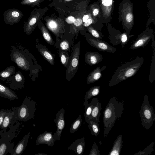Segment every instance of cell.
Wrapping results in <instances>:
<instances>
[{"mask_svg":"<svg viewBox=\"0 0 155 155\" xmlns=\"http://www.w3.org/2000/svg\"><path fill=\"white\" fill-rule=\"evenodd\" d=\"M124 110V101L114 96L111 97L103 112L104 136H107L116 122L121 117Z\"/></svg>","mask_w":155,"mask_h":155,"instance_id":"obj_1","label":"cell"},{"mask_svg":"<svg viewBox=\"0 0 155 155\" xmlns=\"http://www.w3.org/2000/svg\"><path fill=\"white\" fill-rule=\"evenodd\" d=\"M144 61L142 57H138L119 66L109 82L110 87L116 85L134 76L140 68Z\"/></svg>","mask_w":155,"mask_h":155,"instance_id":"obj_2","label":"cell"},{"mask_svg":"<svg viewBox=\"0 0 155 155\" xmlns=\"http://www.w3.org/2000/svg\"><path fill=\"white\" fill-rule=\"evenodd\" d=\"M11 60L24 71H30V76L34 70L35 60L29 51L20 45H11Z\"/></svg>","mask_w":155,"mask_h":155,"instance_id":"obj_3","label":"cell"},{"mask_svg":"<svg viewBox=\"0 0 155 155\" xmlns=\"http://www.w3.org/2000/svg\"><path fill=\"white\" fill-rule=\"evenodd\" d=\"M21 124L17 122L9 128L8 131L2 129L0 131V155H6L11 153L14 148V143L12 140L17 136Z\"/></svg>","mask_w":155,"mask_h":155,"instance_id":"obj_4","label":"cell"},{"mask_svg":"<svg viewBox=\"0 0 155 155\" xmlns=\"http://www.w3.org/2000/svg\"><path fill=\"white\" fill-rule=\"evenodd\" d=\"M36 102L31 97L26 96L22 104L16 107V118L18 121L27 122L33 118L36 110Z\"/></svg>","mask_w":155,"mask_h":155,"instance_id":"obj_5","label":"cell"},{"mask_svg":"<svg viewBox=\"0 0 155 155\" xmlns=\"http://www.w3.org/2000/svg\"><path fill=\"white\" fill-rule=\"evenodd\" d=\"M139 113L143 127L146 130L150 129L155 121V114L153 107L149 103L147 95L144 96Z\"/></svg>","mask_w":155,"mask_h":155,"instance_id":"obj_6","label":"cell"},{"mask_svg":"<svg viewBox=\"0 0 155 155\" xmlns=\"http://www.w3.org/2000/svg\"><path fill=\"white\" fill-rule=\"evenodd\" d=\"M80 42H78L74 47L73 51L65 73L66 79L70 81L76 74L78 68L80 51Z\"/></svg>","mask_w":155,"mask_h":155,"instance_id":"obj_7","label":"cell"},{"mask_svg":"<svg viewBox=\"0 0 155 155\" xmlns=\"http://www.w3.org/2000/svg\"><path fill=\"white\" fill-rule=\"evenodd\" d=\"M25 82L24 76L18 71L7 79L6 83L11 89L18 91L23 87Z\"/></svg>","mask_w":155,"mask_h":155,"instance_id":"obj_8","label":"cell"},{"mask_svg":"<svg viewBox=\"0 0 155 155\" xmlns=\"http://www.w3.org/2000/svg\"><path fill=\"white\" fill-rule=\"evenodd\" d=\"M23 15L20 11L15 8L7 10L3 14L4 22L11 25L18 23Z\"/></svg>","mask_w":155,"mask_h":155,"instance_id":"obj_9","label":"cell"},{"mask_svg":"<svg viewBox=\"0 0 155 155\" xmlns=\"http://www.w3.org/2000/svg\"><path fill=\"white\" fill-rule=\"evenodd\" d=\"M64 113V109L63 108L61 109L57 113L54 120L56 125L57 130L53 135L55 139L57 140H60L61 134L65 127Z\"/></svg>","mask_w":155,"mask_h":155,"instance_id":"obj_10","label":"cell"},{"mask_svg":"<svg viewBox=\"0 0 155 155\" xmlns=\"http://www.w3.org/2000/svg\"><path fill=\"white\" fill-rule=\"evenodd\" d=\"M86 40L87 42L91 46L101 51L110 53H114L117 50L115 48L105 41L91 38H87Z\"/></svg>","mask_w":155,"mask_h":155,"instance_id":"obj_11","label":"cell"},{"mask_svg":"<svg viewBox=\"0 0 155 155\" xmlns=\"http://www.w3.org/2000/svg\"><path fill=\"white\" fill-rule=\"evenodd\" d=\"M12 109H7L0 129L7 130L8 128L13 126L17 122L16 118L15 107H12Z\"/></svg>","mask_w":155,"mask_h":155,"instance_id":"obj_12","label":"cell"},{"mask_svg":"<svg viewBox=\"0 0 155 155\" xmlns=\"http://www.w3.org/2000/svg\"><path fill=\"white\" fill-rule=\"evenodd\" d=\"M153 36V34L150 33H142L133 41L129 48L134 50L145 47L152 38Z\"/></svg>","mask_w":155,"mask_h":155,"instance_id":"obj_13","label":"cell"},{"mask_svg":"<svg viewBox=\"0 0 155 155\" xmlns=\"http://www.w3.org/2000/svg\"><path fill=\"white\" fill-rule=\"evenodd\" d=\"M36 42L35 47L37 49L38 52L42 57L48 62L51 65H53L55 63L54 56L45 45L39 43L38 39H36Z\"/></svg>","mask_w":155,"mask_h":155,"instance_id":"obj_14","label":"cell"},{"mask_svg":"<svg viewBox=\"0 0 155 155\" xmlns=\"http://www.w3.org/2000/svg\"><path fill=\"white\" fill-rule=\"evenodd\" d=\"M55 140L52 132L45 131L38 135L35 142L37 145L45 144L49 147H52Z\"/></svg>","mask_w":155,"mask_h":155,"instance_id":"obj_15","label":"cell"},{"mask_svg":"<svg viewBox=\"0 0 155 155\" xmlns=\"http://www.w3.org/2000/svg\"><path fill=\"white\" fill-rule=\"evenodd\" d=\"M102 54L96 52H87L85 54L84 61L87 64L93 66L100 62L103 59Z\"/></svg>","mask_w":155,"mask_h":155,"instance_id":"obj_16","label":"cell"},{"mask_svg":"<svg viewBox=\"0 0 155 155\" xmlns=\"http://www.w3.org/2000/svg\"><path fill=\"white\" fill-rule=\"evenodd\" d=\"M30 134V132H29L24 136L17 145L14 148L10 153L11 155H20L23 153L26 147Z\"/></svg>","mask_w":155,"mask_h":155,"instance_id":"obj_17","label":"cell"},{"mask_svg":"<svg viewBox=\"0 0 155 155\" xmlns=\"http://www.w3.org/2000/svg\"><path fill=\"white\" fill-rule=\"evenodd\" d=\"M85 144V138H79L75 140L68 147V150L74 151L78 155H81L84 152Z\"/></svg>","mask_w":155,"mask_h":155,"instance_id":"obj_18","label":"cell"},{"mask_svg":"<svg viewBox=\"0 0 155 155\" xmlns=\"http://www.w3.org/2000/svg\"><path fill=\"white\" fill-rule=\"evenodd\" d=\"M132 8L127 5L123 10V20L124 24L129 28L132 27L134 23V16Z\"/></svg>","mask_w":155,"mask_h":155,"instance_id":"obj_19","label":"cell"},{"mask_svg":"<svg viewBox=\"0 0 155 155\" xmlns=\"http://www.w3.org/2000/svg\"><path fill=\"white\" fill-rule=\"evenodd\" d=\"M0 96L10 100L18 99L15 93L8 87L0 83Z\"/></svg>","mask_w":155,"mask_h":155,"instance_id":"obj_20","label":"cell"},{"mask_svg":"<svg viewBox=\"0 0 155 155\" xmlns=\"http://www.w3.org/2000/svg\"><path fill=\"white\" fill-rule=\"evenodd\" d=\"M101 103L99 101L98 98H95L94 105L88 120L91 119L99 124V118L101 115Z\"/></svg>","mask_w":155,"mask_h":155,"instance_id":"obj_21","label":"cell"},{"mask_svg":"<svg viewBox=\"0 0 155 155\" xmlns=\"http://www.w3.org/2000/svg\"><path fill=\"white\" fill-rule=\"evenodd\" d=\"M107 67L104 66L102 68L98 67L91 72L87 76L86 79L87 83L90 84L94 83L99 79L101 77V71L104 70Z\"/></svg>","mask_w":155,"mask_h":155,"instance_id":"obj_22","label":"cell"},{"mask_svg":"<svg viewBox=\"0 0 155 155\" xmlns=\"http://www.w3.org/2000/svg\"><path fill=\"white\" fill-rule=\"evenodd\" d=\"M104 17L106 18L110 15L113 4V0H99Z\"/></svg>","mask_w":155,"mask_h":155,"instance_id":"obj_23","label":"cell"},{"mask_svg":"<svg viewBox=\"0 0 155 155\" xmlns=\"http://www.w3.org/2000/svg\"><path fill=\"white\" fill-rule=\"evenodd\" d=\"M122 146V136L119 135L115 140L112 147L110 151L109 155H119Z\"/></svg>","mask_w":155,"mask_h":155,"instance_id":"obj_24","label":"cell"},{"mask_svg":"<svg viewBox=\"0 0 155 155\" xmlns=\"http://www.w3.org/2000/svg\"><path fill=\"white\" fill-rule=\"evenodd\" d=\"M15 68L14 66H10L0 72V79L4 81L15 73Z\"/></svg>","mask_w":155,"mask_h":155,"instance_id":"obj_25","label":"cell"},{"mask_svg":"<svg viewBox=\"0 0 155 155\" xmlns=\"http://www.w3.org/2000/svg\"><path fill=\"white\" fill-rule=\"evenodd\" d=\"M95 98H93L90 103H88V100H85L83 105L84 107V115L86 122H87L90 117L94 105Z\"/></svg>","mask_w":155,"mask_h":155,"instance_id":"obj_26","label":"cell"},{"mask_svg":"<svg viewBox=\"0 0 155 155\" xmlns=\"http://www.w3.org/2000/svg\"><path fill=\"white\" fill-rule=\"evenodd\" d=\"M87 123L92 135L97 137L100 133V127L99 123L91 119L89 120Z\"/></svg>","mask_w":155,"mask_h":155,"instance_id":"obj_27","label":"cell"},{"mask_svg":"<svg viewBox=\"0 0 155 155\" xmlns=\"http://www.w3.org/2000/svg\"><path fill=\"white\" fill-rule=\"evenodd\" d=\"M100 87L99 85L95 86L91 88L86 93L85 99H90L93 97L97 95L100 92Z\"/></svg>","mask_w":155,"mask_h":155,"instance_id":"obj_28","label":"cell"},{"mask_svg":"<svg viewBox=\"0 0 155 155\" xmlns=\"http://www.w3.org/2000/svg\"><path fill=\"white\" fill-rule=\"evenodd\" d=\"M82 122L81 115L80 114L78 117L73 122L70 129V132L73 134L76 132L81 126Z\"/></svg>","mask_w":155,"mask_h":155,"instance_id":"obj_29","label":"cell"},{"mask_svg":"<svg viewBox=\"0 0 155 155\" xmlns=\"http://www.w3.org/2000/svg\"><path fill=\"white\" fill-rule=\"evenodd\" d=\"M155 142H152L148 145L144 150H140L138 153L134 155H149L153 151L154 146Z\"/></svg>","mask_w":155,"mask_h":155,"instance_id":"obj_30","label":"cell"},{"mask_svg":"<svg viewBox=\"0 0 155 155\" xmlns=\"http://www.w3.org/2000/svg\"><path fill=\"white\" fill-rule=\"evenodd\" d=\"M60 60L62 64L67 68L69 62L70 57L67 52L62 51L60 54Z\"/></svg>","mask_w":155,"mask_h":155,"instance_id":"obj_31","label":"cell"},{"mask_svg":"<svg viewBox=\"0 0 155 155\" xmlns=\"http://www.w3.org/2000/svg\"><path fill=\"white\" fill-rule=\"evenodd\" d=\"M42 34L44 38L48 43L51 45H54V42L52 37L45 28L42 29Z\"/></svg>","mask_w":155,"mask_h":155,"instance_id":"obj_32","label":"cell"},{"mask_svg":"<svg viewBox=\"0 0 155 155\" xmlns=\"http://www.w3.org/2000/svg\"><path fill=\"white\" fill-rule=\"evenodd\" d=\"M89 155H99L100 151L98 146L94 141L91 149Z\"/></svg>","mask_w":155,"mask_h":155,"instance_id":"obj_33","label":"cell"},{"mask_svg":"<svg viewBox=\"0 0 155 155\" xmlns=\"http://www.w3.org/2000/svg\"><path fill=\"white\" fill-rule=\"evenodd\" d=\"M88 31L94 37L99 39H101V37L99 33L92 27H90L88 28Z\"/></svg>","mask_w":155,"mask_h":155,"instance_id":"obj_34","label":"cell"},{"mask_svg":"<svg viewBox=\"0 0 155 155\" xmlns=\"http://www.w3.org/2000/svg\"><path fill=\"white\" fill-rule=\"evenodd\" d=\"M61 48L63 50L68 51L69 48V44L68 42L66 40L63 41L60 44Z\"/></svg>","mask_w":155,"mask_h":155,"instance_id":"obj_35","label":"cell"},{"mask_svg":"<svg viewBox=\"0 0 155 155\" xmlns=\"http://www.w3.org/2000/svg\"><path fill=\"white\" fill-rule=\"evenodd\" d=\"M8 109H2L0 110V127L3 122L5 114Z\"/></svg>","mask_w":155,"mask_h":155,"instance_id":"obj_36","label":"cell"},{"mask_svg":"<svg viewBox=\"0 0 155 155\" xmlns=\"http://www.w3.org/2000/svg\"><path fill=\"white\" fill-rule=\"evenodd\" d=\"M120 38L122 44L124 45L127 42L128 39L127 35L125 33L122 34L120 36Z\"/></svg>","mask_w":155,"mask_h":155,"instance_id":"obj_37","label":"cell"},{"mask_svg":"<svg viewBox=\"0 0 155 155\" xmlns=\"http://www.w3.org/2000/svg\"><path fill=\"white\" fill-rule=\"evenodd\" d=\"M74 24L76 26H79L82 23V20L80 18H78L75 19L73 22Z\"/></svg>","mask_w":155,"mask_h":155,"instance_id":"obj_38","label":"cell"},{"mask_svg":"<svg viewBox=\"0 0 155 155\" xmlns=\"http://www.w3.org/2000/svg\"><path fill=\"white\" fill-rule=\"evenodd\" d=\"M93 22V20L91 18H89L86 22H84V26L87 27L91 24Z\"/></svg>","mask_w":155,"mask_h":155,"instance_id":"obj_39","label":"cell"},{"mask_svg":"<svg viewBox=\"0 0 155 155\" xmlns=\"http://www.w3.org/2000/svg\"><path fill=\"white\" fill-rule=\"evenodd\" d=\"M75 20L74 18L72 16H70L67 18L66 19V22L69 23L71 24L74 22Z\"/></svg>","mask_w":155,"mask_h":155,"instance_id":"obj_40","label":"cell"},{"mask_svg":"<svg viewBox=\"0 0 155 155\" xmlns=\"http://www.w3.org/2000/svg\"><path fill=\"white\" fill-rule=\"evenodd\" d=\"M49 27L51 28H57V25L56 23L54 21H51L49 24Z\"/></svg>","mask_w":155,"mask_h":155,"instance_id":"obj_41","label":"cell"},{"mask_svg":"<svg viewBox=\"0 0 155 155\" xmlns=\"http://www.w3.org/2000/svg\"><path fill=\"white\" fill-rule=\"evenodd\" d=\"M99 10L98 8H95L93 11L92 14L94 16H96L99 13Z\"/></svg>","mask_w":155,"mask_h":155,"instance_id":"obj_42","label":"cell"},{"mask_svg":"<svg viewBox=\"0 0 155 155\" xmlns=\"http://www.w3.org/2000/svg\"><path fill=\"white\" fill-rule=\"evenodd\" d=\"M89 18V16L88 15H85L83 16V21L86 22Z\"/></svg>","mask_w":155,"mask_h":155,"instance_id":"obj_43","label":"cell"},{"mask_svg":"<svg viewBox=\"0 0 155 155\" xmlns=\"http://www.w3.org/2000/svg\"><path fill=\"white\" fill-rule=\"evenodd\" d=\"M25 1H28L30 2H33L35 1H36V0H24Z\"/></svg>","mask_w":155,"mask_h":155,"instance_id":"obj_44","label":"cell"},{"mask_svg":"<svg viewBox=\"0 0 155 155\" xmlns=\"http://www.w3.org/2000/svg\"><path fill=\"white\" fill-rule=\"evenodd\" d=\"M35 155H46V154H44V153H38V154H35Z\"/></svg>","mask_w":155,"mask_h":155,"instance_id":"obj_45","label":"cell"},{"mask_svg":"<svg viewBox=\"0 0 155 155\" xmlns=\"http://www.w3.org/2000/svg\"><path fill=\"white\" fill-rule=\"evenodd\" d=\"M65 0L66 1L69 2V1H72V0Z\"/></svg>","mask_w":155,"mask_h":155,"instance_id":"obj_46","label":"cell"}]
</instances>
